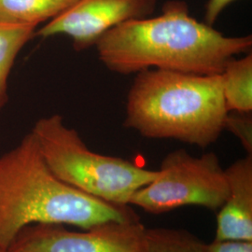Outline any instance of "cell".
Returning <instances> with one entry per match:
<instances>
[{"label":"cell","instance_id":"6","mask_svg":"<svg viewBox=\"0 0 252 252\" xmlns=\"http://www.w3.org/2000/svg\"><path fill=\"white\" fill-rule=\"evenodd\" d=\"M139 220L108 221L82 231L63 224L36 223L20 231L8 252H147Z\"/></svg>","mask_w":252,"mask_h":252},{"label":"cell","instance_id":"1","mask_svg":"<svg viewBox=\"0 0 252 252\" xmlns=\"http://www.w3.org/2000/svg\"><path fill=\"white\" fill-rule=\"evenodd\" d=\"M94 47L100 62L121 75L147 69L220 75L232 58L251 52L252 36H225L193 18L185 1L170 0L161 15L114 27Z\"/></svg>","mask_w":252,"mask_h":252},{"label":"cell","instance_id":"10","mask_svg":"<svg viewBox=\"0 0 252 252\" xmlns=\"http://www.w3.org/2000/svg\"><path fill=\"white\" fill-rule=\"evenodd\" d=\"M226 108L229 111H252V54L232 58L220 74Z\"/></svg>","mask_w":252,"mask_h":252},{"label":"cell","instance_id":"5","mask_svg":"<svg viewBox=\"0 0 252 252\" xmlns=\"http://www.w3.org/2000/svg\"><path fill=\"white\" fill-rule=\"evenodd\" d=\"M229 185L216 153L200 157L180 149L162 160L156 178L135 190L129 205L151 214H162L184 206L219 210L225 203Z\"/></svg>","mask_w":252,"mask_h":252},{"label":"cell","instance_id":"14","mask_svg":"<svg viewBox=\"0 0 252 252\" xmlns=\"http://www.w3.org/2000/svg\"><path fill=\"white\" fill-rule=\"evenodd\" d=\"M206 252H252V241L217 240L205 244Z\"/></svg>","mask_w":252,"mask_h":252},{"label":"cell","instance_id":"8","mask_svg":"<svg viewBox=\"0 0 252 252\" xmlns=\"http://www.w3.org/2000/svg\"><path fill=\"white\" fill-rule=\"evenodd\" d=\"M229 194L217 217V240L252 241V154L225 169Z\"/></svg>","mask_w":252,"mask_h":252},{"label":"cell","instance_id":"16","mask_svg":"<svg viewBox=\"0 0 252 252\" xmlns=\"http://www.w3.org/2000/svg\"><path fill=\"white\" fill-rule=\"evenodd\" d=\"M0 252H7V251H1V250H0Z\"/></svg>","mask_w":252,"mask_h":252},{"label":"cell","instance_id":"4","mask_svg":"<svg viewBox=\"0 0 252 252\" xmlns=\"http://www.w3.org/2000/svg\"><path fill=\"white\" fill-rule=\"evenodd\" d=\"M31 133L47 165L59 180L111 204L130 206L135 190L158 174L126 159L91 151L58 114L39 119Z\"/></svg>","mask_w":252,"mask_h":252},{"label":"cell","instance_id":"2","mask_svg":"<svg viewBox=\"0 0 252 252\" xmlns=\"http://www.w3.org/2000/svg\"><path fill=\"white\" fill-rule=\"evenodd\" d=\"M139 220L130 206L111 204L59 180L30 132L0 156V250L8 251L22 229L36 223L81 230L108 221Z\"/></svg>","mask_w":252,"mask_h":252},{"label":"cell","instance_id":"13","mask_svg":"<svg viewBox=\"0 0 252 252\" xmlns=\"http://www.w3.org/2000/svg\"><path fill=\"white\" fill-rule=\"evenodd\" d=\"M224 130L240 141L248 154H252V112L229 111L224 122Z\"/></svg>","mask_w":252,"mask_h":252},{"label":"cell","instance_id":"7","mask_svg":"<svg viewBox=\"0 0 252 252\" xmlns=\"http://www.w3.org/2000/svg\"><path fill=\"white\" fill-rule=\"evenodd\" d=\"M157 0H78L70 9L36 29L35 36H68L82 52L95 46L101 36L126 22L150 17Z\"/></svg>","mask_w":252,"mask_h":252},{"label":"cell","instance_id":"9","mask_svg":"<svg viewBox=\"0 0 252 252\" xmlns=\"http://www.w3.org/2000/svg\"><path fill=\"white\" fill-rule=\"evenodd\" d=\"M78 0H0V21L38 27L70 9Z\"/></svg>","mask_w":252,"mask_h":252},{"label":"cell","instance_id":"11","mask_svg":"<svg viewBox=\"0 0 252 252\" xmlns=\"http://www.w3.org/2000/svg\"><path fill=\"white\" fill-rule=\"evenodd\" d=\"M37 27L0 21V111L9 102V78L19 54L35 37Z\"/></svg>","mask_w":252,"mask_h":252},{"label":"cell","instance_id":"3","mask_svg":"<svg viewBox=\"0 0 252 252\" xmlns=\"http://www.w3.org/2000/svg\"><path fill=\"white\" fill-rule=\"evenodd\" d=\"M227 114L220 74L147 69L128 92L124 126L146 138L206 149L224 131Z\"/></svg>","mask_w":252,"mask_h":252},{"label":"cell","instance_id":"15","mask_svg":"<svg viewBox=\"0 0 252 252\" xmlns=\"http://www.w3.org/2000/svg\"><path fill=\"white\" fill-rule=\"evenodd\" d=\"M235 0H208L205 7L204 23L213 27L221 12Z\"/></svg>","mask_w":252,"mask_h":252},{"label":"cell","instance_id":"12","mask_svg":"<svg viewBox=\"0 0 252 252\" xmlns=\"http://www.w3.org/2000/svg\"><path fill=\"white\" fill-rule=\"evenodd\" d=\"M147 252H206L205 243L184 229L146 230Z\"/></svg>","mask_w":252,"mask_h":252}]
</instances>
